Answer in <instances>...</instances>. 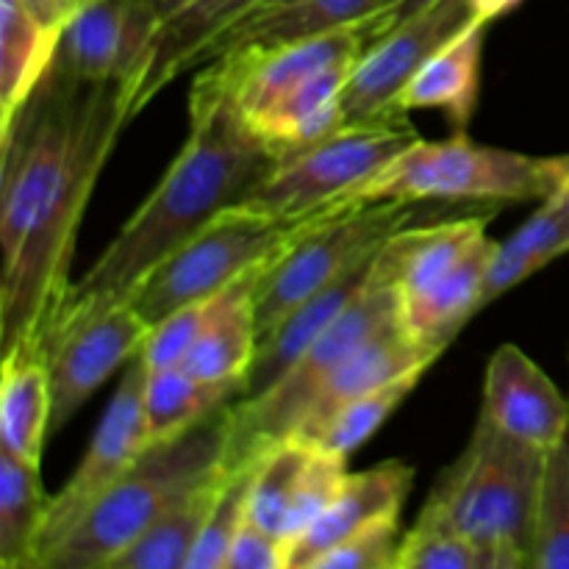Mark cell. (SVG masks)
I'll return each mask as SVG.
<instances>
[{
	"label": "cell",
	"instance_id": "6da1fadb",
	"mask_svg": "<svg viewBox=\"0 0 569 569\" xmlns=\"http://www.w3.org/2000/svg\"><path fill=\"white\" fill-rule=\"evenodd\" d=\"M122 81L89 83L53 61L0 139V345L48 337L70 295V264L100 170L128 126Z\"/></svg>",
	"mask_w": 569,
	"mask_h": 569
},
{
	"label": "cell",
	"instance_id": "7a4b0ae2",
	"mask_svg": "<svg viewBox=\"0 0 569 569\" xmlns=\"http://www.w3.org/2000/svg\"><path fill=\"white\" fill-rule=\"evenodd\" d=\"M281 161L250 128L226 87L194 76L187 142L159 187L133 211L81 281L72 283L61 315L128 300L159 261L192 239L220 211L248 200Z\"/></svg>",
	"mask_w": 569,
	"mask_h": 569
},
{
	"label": "cell",
	"instance_id": "3957f363",
	"mask_svg": "<svg viewBox=\"0 0 569 569\" xmlns=\"http://www.w3.org/2000/svg\"><path fill=\"white\" fill-rule=\"evenodd\" d=\"M228 442L231 403L178 437L148 442L42 569H109L170 506L226 461Z\"/></svg>",
	"mask_w": 569,
	"mask_h": 569
},
{
	"label": "cell",
	"instance_id": "277c9868",
	"mask_svg": "<svg viewBox=\"0 0 569 569\" xmlns=\"http://www.w3.org/2000/svg\"><path fill=\"white\" fill-rule=\"evenodd\" d=\"M545 456L481 415L467 448L437 478L422 511L481 545L495 569H531Z\"/></svg>",
	"mask_w": 569,
	"mask_h": 569
},
{
	"label": "cell",
	"instance_id": "5b68a950",
	"mask_svg": "<svg viewBox=\"0 0 569 569\" xmlns=\"http://www.w3.org/2000/svg\"><path fill=\"white\" fill-rule=\"evenodd\" d=\"M569 156L515 153L476 142L467 131L448 139H417L381 170L350 189L339 206L370 203H522L565 187Z\"/></svg>",
	"mask_w": 569,
	"mask_h": 569
},
{
	"label": "cell",
	"instance_id": "8992f818",
	"mask_svg": "<svg viewBox=\"0 0 569 569\" xmlns=\"http://www.w3.org/2000/svg\"><path fill=\"white\" fill-rule=\"evenodd\" d=\"M400 233H395L376 256L372 278L365 292L309 345L292 370L261 398L233 400L228 461L259 459L267 448L287 439L303 422L317 389L350 353L376 339L378 333L403 322L400 303Z\"/></svg>",
	"mask_w": 569,
	"mask_h": 569
},
{
	"label": "cell",
	"instance_id": "52a82bcc",
	"mask_svg": "<svg viewBox=\"0 0 569 569\" xmlns=\"http://www.w3.org/2000/svg\"><path fill=\"white\" fill-rule=\"evenodd\" d=\"M345 206H326L300 220H276L248 206H231L206 222L137 283L128 300L153 326L181 306L211 300L259 267L276 264L287 250Z\"/></svg>",
	"mask_w": 569,
	"mask_h": 569
},
{
	"label": "cell",
	"instance_id": "ba28073f",
	"mask_svg": "<svg viewBox=\"0 0 569 569\" xmlns=\"http://www.w3.org/2000/svg\"><path fill=\"white\" fill-rule=\"evenodd\" d=\"M409 114H387L345 122L322 142L289 156L278 170L242 200V206L276 220H300L339 200L389 159L417 142Z\"/></svg>",
	"mask_w": 569,
	"mask_h": 569
},
{
	"label": "cell",
	"instance_id": "9c48e42d",
	"mask_svg": "<svg viewBox=\"0 0 569 569\" xmlns=\"http://www.w3.org/2000/svg\"><path fill=\"white\" fill-rule=\"evenodd\" d=\"M417 203H370L328 217L309 237L283 253L256 289L259 342L303 300L365 264L395 233L417 220Z\"/></svg>",
	"mask_w": 569,
	"mask_h": 569
},
{
	"label": "cell",
	"instance_id": "30bf717a",
	"mask_svg": "<svg viewBox=\"0 0 569 569\" xmlns=\"http://www.w3.org/2000/svg\"><path fill=\"white\" fill-rule=\"evenodd\" d=\"M144 381L148 365L142 353L126 365L117 392L111 395L106 415L64 487L50 498L39 537V569L56 548L76 531L78 522L98 506V500L114 487L122 472L148 448V422H144Z\"/></svg>",
	"mask_w": 569,
	"mask_h": 569
},
{
	"label": "cell",
	"instance_id": "8fae6325",
	"mask_svg": "<svg viewBox=\"0 0 569 569\" xmlns=\"http://www.w3.org/2000/svg\"><path fill=\"white\" fill-rule=\"evenodd\" d=\"M150 322L131 300L64 311L48 333L50 383H53V422L59 433L78 409L106 383L111 372L142 353Z\"/></svg>",
	"mask_w": 569,
	"mask_h": 569
},
{
	"label": "cell",
	"instance_id": "7c38bea8",
	"mask_svg": "<svg viewBox=\"0 0 569 569\" xmlns=\"http://www.w3.org/2000/svg\"><path fill=\"white\" fill-rule=\"evenodd\" d=\"M476 20L481 17L472 9V0H442L376 39L356 61L342 92L345 122L403 114L398 111V98L406 83L442 44Z\"/></svg>",
	"mask_w": 569,
	"mask_h": 569
},
{
	"label": "cell",
	"instance_id": "4fadbf2b",
	"mask_svg": "<svg viewBox=\"0 0 569 569\" xmlns=\"http://www.w3.org/2000/svg\"><path fill=\"white\" fill-rule=\"evenodd\" d=\"M348 478V459L306 439L287 437L267 448L250 489V520L267 533L295 542L331 506Z\"/></svg>",
	"mask_w": 569,
	"mask_h": 569
},
{
	"label": "cell",
	"instance_id": "5bb4252c",
	"mask_svg": "<svg viewBox=\"0 0 569 569\" xmlns=\"http://www.w3.org/2000/svg\"><path fill=\"white\" fill-rule=\"evenodd\" d=\"M370 42L372 31L370 20H367L320 33V37L298 39V42L281 44V48L264 50V53L222 56L209 64H200L198 76L217 87H226L242 114L256 117L326 67L337 64V61L361 59Z\"/></svg>",
	"mask_w": 569,
	"mask_h": 569
},
{
	"label": "cell",
	"instance_id": "9a60e30c",
	"mask_svg": "<svg viewBox=\"0 0 569 569\" xmlns=\"http://www.w3.org/2000/svg\"><path fill=\"white\" fill-rule=\"evenodd\" d=\"M156 28L150 0H92L67 20L56 64L89 83H128Z\"/></svg>",
	"mask_w": 569,
	"mask_h": 569
},
{
	"label": "cell",
	"instance_id": "2e32d148",
	"mask_svg": "<svg viewBox=\"0 0 569 569\" xmlns=\"http://www.w3.org/2000/svg\"><path fill=\"white\" fill-rule=\"evenodd\" d=\"M481 415L542 453L569 437V398L517 345H500L489 359Z\"/></svg>",
	"mask_w": 569,
	"mask_h": 569
},
{
	"label": "cell",
	"instance_id": "e0dca14e",
	"mask_svg": "<svg viewBox=\"0 0 569 569\" xmlns=\"http://www.w3.org/2000/svg\"><path fill=\"white\" fill-rule=\"evenodd\" d=\"M392 3L395 0H261L256 9L217 33L198 56L194 67L222 56L264 53L298 39L367 22L383 14Z\"/></svg>",
	"mask_w": 569,
	"mask_h": 569
},
{
	"label": "cell",
	"instance_id": "ac0fdd59",
	"mask_svg": "<svg viewBox=\"0 0 569 569\" xmlns=\"http://www.w3.org/2000/svg\"><path fill=\"white\" fill-rule=\"evenodd\" d=\"M415 487V470L398 459L381 461L361 472H348L342 489L326 511L287 545V569H311L359 528L403 511Z\"/></svg>",
	"mask_w": 569,
	"mask_h": 569
},
{
	"label": "cell",
	"instance_id": "d6986e66",
	"mask_svg": "<svg viewBox=\"0 0 569 569\" xmlns=\"http://www.w3.org/2000/svg\"><path fill=\"white\" fill-rule=\"evenodd\" d=\"M53 383H50L48 337H20L3 348L0 381V450L22 465L42 470L44 445L53 437Z\"/></svg>",
	"mask_w": 569,
	"mask_h": 569
},
{
	"label": "cell",
	"instance_id": "ffe728a7",
	"mask_svg": "<svg viewBox=\"0 0 569 569\" xmlns=\"http://www.w3.org/2000/svg\"><path fill=\"white\" fill-rule=\"evenodd\" d=\"M378 256V253H376ZM376 256L367 259L365 264L353 267L345 272L342 278L322 287L320 292L311 295L309 300L289 311L270 333L259 342L256 359L250 370L244 372L242 387H239L237 400H253L270 392L289 370L295 361L309 350V345L365 292V287L372 278V267H376Z\"/></svg>",
	"mask_w": 569,
	"mask_h": 569
},
{
	"label": "cell",
	"instance_id": "44dd1931",
	"mask_svg": "<svg viewBox=\"0 0 569 569\" xmlns=\"http://www.w3.org/2000/svg\"><path fill=\"white\" fill-rule=\"evenodd\" d=\"M272 264L248 272L211 300V315L181 367L209 383H242L259 350L256 289Z\"/></svg>",
	"mask_w": 569,
	"mask_h": 569
},
{
	"label": "cell",
	"instance_id": "7402d4cb",
	"mask_svg": "<svg viewBox=\"0 0 569 569\" xmlns=\"http://www.w3.org/2000/svg\"><path fill=\"white\" fill-rule=\"evenodd\" d=\"M442 353V348H426V345L417 342V339L406 331L403 322L389 328V331L378 333L376 339L361 345L356 353H350L348 359L322 381L315 400H311L309 411H306L303 422H300L289 437H311L339 406L359 398V395L370 392V389L381 387V383L392 381V378L403 376V372L415 370V367H431Z\"/></svg>",
	"mask_w": 569,
	"mask_h": 569
},
{
	"label": "cell",
	"instance_id": "603a6c76",
	"mask_svg": "<svg viewBox=\"0 0 569 569\" xmlns=\"http://www.w3.org/2000/svg\"><path fill=\"white\" fill-rule=\"evenodd\" d=\"M356 61H337L283 94L256 117H244L281 159L300 153L345 126L342 92Z\"/></svg>",
	"mask_w": 569,
	"mask_h": 569
},
{
	"label": "cell",
	"instance_id": "cb8c5ba5",
	"mask_svg": "<svg viewBox=\"0 0 569 569\" xmlns=\"http://www.w3.org/2000/svg\"><path fill=\"white\" fill-rule=\"evenodd\" d=\"M489 22L476 20L437 50L398 98V111L437 109L448 114L456 131H467L481 92L483 33Z\"/></svg>",
	"mask_w": 569,
	"mask_h": 569
},
{
	"label": "cell",
	"instance_id": "d4e9b609",
	"mask_svg": "<svg viewBox=\"0 0 569 569\" xmlns=\"http://www.w3.org/2000/svg\"><path fill=\"white\" fill-rule=\"evenodd\" d=\"M61 31L39 20L26 0H0V139L42 87L59 53Z\"/></svg>",
	"mask_w": 569,
	"mask_h": 569
},
{
	"label": "cell",
	"instance_id": "484cf974",
	"mask_svg": "<svg viewBox=\"0 0 569 569\" xmlns=\"http://www.w3.org/2000/svg\"><path fill=\"white\" fill-rule=\"evenodd\" d=\"M228 476V461L194 483L109 569H187Z\"/></svg>",
	"mask_w": 569,
	"mask_h": 569
},
{
	"label": "cell",
	"instance_id": "4316f807",
	"mask_svg": "<svg viewBox=\"0 0 569 569\" xmlns=\"http://www.w3.org/2000/svg\"><path fill=\"white\" fill-rule=\"evenodd\" d=\"M495 244L489 237L478 239L476 248L465 256L459 267L442 281L433 283L422 295L403 303V326L411 337L426 348H442L453 342L456 333L478 315V298H481L483 272L495 253Z\"/></svg>",
	"mask_w": 569,
	"mask_h": 569
},
{
	"label": "cell",
	"instance_id": "83f0119b",
	"mask_svg": "<svg viewBox=\"0 0 569 569\" xmlns=\"http://www.w3.org/2000/svg\"><path fill=\"white\" fill-rule=\"evenodd\" d=\"M242 383H209L187 367H159L144 381V422L150 442L172 439L239 398Z\"/></svg>",
	"mask_w": 569,
	"mask_h": 569
},
{
	"label": "cell",
	"instance_id": "f1b7e54d",
	"mask_svg": "<svg viewBox=\"0 0 569 569\" xmlns=\"http://www.w3.org/2000/svg\"><path fill=\"white\" fill-rule=\"evenodd\" d=\"M42 470L22 465L0 450V567L39 569V537L50 495H44Z\"/></svg>",
	"mask_w": 569,
	"mask_h": 569
},
{
	"label": "cell",
	"instance_id": "f546056e",
	"mask_svg": "<svg viewBox=\"0 0 569 569\" xmlns=\"http://www.w3.org/2000/svg\"><path fill=\"white\" fill-rule=\"evenodd\" d=\"M426 372V365L415 367V370L403 372V376L392 378V381L381 383V387L348 400V403L339 406L311 437L298 439H306V442L317 445V448L328 450V453H337L342 456V459H348V456L353 453V450H359L361 445L389 420V415L415 392V387L422 381Z\"/></svg>",
	"mask_w": 569,
	"mask_h": 569
},
{
	"label": "cell",
	"instance_id": "4dcf8cb0",
	"mask_svg": "<svg viewBox=\"0 0 569 569\" xmlns=\"http://www.w3.org/2000/svg\"><path fill=\"white\" fill-rule=\"evenodd\" d=\"M531 569H569V437L545 456L533 517Z\"/></svg>",
	"mask_w": 569,
	"mask_h": 569
},
{
	"label": "cell",
	"instance_id": "1f68e13d",
	"mask_svg": "<svg viewBox=\"0 0 569 569\" xmlns=\"http://www.w3.org/2000/svg\"><path fill=\"white\" fill-rule=\"evenodd\" d=\"M395 569H495V561L470 537L420 511L415 528L400 539Z\"/></svg>",
	"mask_w": 569,
	"mask_h": 569
},
{
	"label": "cell",
	"instance_id": "d6a6232c",
	"mask_svg": "<svg viewBox=\"0 0 569 569\" xmlns=\"http://www.w3.org/2000/svg\"><path fill=\"white\" fill-rule=\"evenodd\" d=\"M259 459H250V461L226 459L228 461L226 483H222L220 498H217L214 511H211L209 522H206L203 537H200L198 548H194L187 569H226L233 539H237L239 528L244 526V520H248L250 515V489H253Z\"/></svg>",
	"mask_w": 569,
	"mask_h": 569
},
{
	"label": "cell",
	"instance_id": "836d02e7",
	"mask_svg": "<svg viewBox=\"0 0 569 569\" xmlns=\"http://www.w3.org/2000/svg\"><path fill=\"white\" fill-rule=\"evenodd\" d=\"M498 250L526 261L537 272L565 256L569 250V189L561 187L548 194L509 239L498 242Z\"/></svg>",
	"mask_w": 569,
	"mask_h": 569
},
{
	"label": "cell",
	"instance_id": "e575fe53",
	"mask_svg": "<svg viewBox=\"0 0 569 569\" xmlns=\"http://www.w3.org/2000/svg\"><path fill=\"white\" fill-rule=\"evenodd\" d=\"M400 539V515L381 517L342 539L311 569H395Z\"/></svg>",
	"mask_w": 569,
	"mask_h": 569
},
{
	"label": "cell",
	"instance_id": "d590c367",
	"mask_svg": "<svg viewBox=\"0 0 569 569\" xmlns=\"http://www.w3.org/2000/svg\"><path fill=\"white\" fill-rule=\"evenodd\" d=\"M211 300H198V303L181 306V309L170 311L159 322H153V328H150L148 339L142 345V359L150 370L183 365L189 350L198 342L206 320H209Z\"/></svg>",
	"mask_w": 569,
	"mask_h": 569
},
{
	"label": "cell",
	"instance_id": "8d00e7d4",
	"mask_svg": "<svg viewBox=\"0 0 569 569\" xmlns=\"http://www.w3.org/2000/svg\"><path fill=\"white\" fill-rule=\"evenodd\" d=\"M226 569H287V545L253 520H244L231 545Z\"/></svg>",
	"mask_w": 569,
	"mask_h": 569
},
{
	"label": "cell",
	"instance_id": "74e56055",
	"mask_svg": "<svg viewBox=\"0 0 569 569\" xmlns=\"http://www.w3.org/2000/svg\"><path fill=\"white\" fill-rule=\"evenodd\" d=\"M437 3H442V0H395V3L389 6L387 11H383V14L372 17V20H370L372 42H376V39H381L383 33L392 31V28H398V26H403V22H409V20H415V17H420L422 11L433 9V6H437Z\"/></svg>",
	"mask_w": 569,
	"mask_h": 569
},
{
	"label": "cell",
	"instance_id": "f35d334b",
	"mask_svg": "<svg viewBox=\"0 0 569 569\" xmlns=\"http://www.w3.org/2000/svg\"><path fill=\"white\" fill-rule=\"evenodd\" d=\"M28 9L39 17L42 22H48L50 28H59L64 31L67 20L76 14V0H26Z\"/></svg>",
	"mask_w": 569,
	"mask_h": 569
},
{
	"label": "cell",
	"instance_id": "ab89813d",
	"mask_svg": "<svg viewBox=\"0 0 569 569\" xmlns=\"http://www.w3.org/2000/svg\"><path fill=\"white\" fill-rule=\"evenodd\" d=\"M522 0H472V9H476V14L481 17L483 22H492L498 20V17L509 14L511 9H517Z\"/></svg>",
	"mask_w": 569,
	"mask_h": 569
},
{
	"label": "cell",
	"instance_id": "60d3db41",
	"mask_svg": "<svg viewBox=\"0 0 569 569\" xmlns=\"http://www.w3.org/2000/svg\"><path fill=\"white\" fill-rule=\"evenodd\" d=\"M192 3H198V0H150V6H153V14H156V20H159V26H161V22L170 20V17L181 14V11L189 9Z\"/></svg>",
	"mask_w": 569,
	"mask_h": 569
},
{
	"label": "cell",
	"instance_id": "b9f144b4",
	"mask_svg": "<svg viewBox=\"0 0 569 569\" xmlns=\"http://www.w3.org/2000/svg\"><path fill=\"white\" fill-rule=\"evenodd\" d=\"M76 9H81V6H87V3H92V0H76Z\"/></svg>",
	"mask_w": 569,
	"mask_h": 569
},
{
	"label": "cell",
	"instance_id": "7bdbcfd3",
	"mask_svg": "<svg viewBox=\"0 0 569 569\" xmlns=\"http://www.w3.org/2000/svg\"><path fill=\"white\" fill-rule=\"evenodd\" d=\"M565 187L569 189V161H567V176H565Z\"/></svg>",
	"mask_w": 569,
	"mask_h": 569
}]
</instances>
